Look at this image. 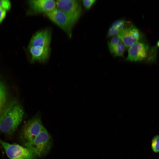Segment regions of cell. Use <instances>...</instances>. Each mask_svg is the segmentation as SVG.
Here are the masks:
<instances>
[{
	"mask_svg": "<svg viewBox=\"0 0 159 159\" xmlns=\"http://www.w3.org/2000/svg\"><path fill=\"white\" fill-rule=\"evenodd\" d=\"M24 115L23 108L18 102H11L0 116V131L8 135L12 134L21 122Z\"/></svg>",
	"mask_w": 159,
	"mask_h": 159,
	"instance_id": "6da1fadb",
	"label": "cell"
},
{
	"mask_svg": "<svg viewBox=\"0 0 159 159\" xmlns=\"http://www.w3.org/2000/svg\"><path fill=\"white\" fill-rule=\"evenodd\" d=\"M25 147L31 150L37 157L46 155L52 146V141L49 132L44 127L32 140L24 144Z\"/></svg>",
	"mask_w": 159,
	"mask_h": 159,
	"instance_id": "7a4b0ae2",
	"label": "cell"
},
{
	"mask_svg": "<svg viewBox=\"0 0 159 159\" xmlns=\"http://www.w3.org/2000/svg\"><path fill=\"white\" fill-rule=\"evenodd\" d=\"M56 2V8L65 14L73 27L79 19L82 12V6L80 1L58 0Z\"/></svg>",
	"mask_w": 159,
	"mask_h": 159,
	"instance_id": "3957f363",
	"label": "cell"
},
{
	"mask_svg": "<svg viewBox=\"0 0 159 159\" xmlns=\"http://www.w3.org/2000/svg\"><path fill=\"white\" fill-rule=\"evenodd\" d=\"M0 143L9 159H35L37 157L31 150L25 146L10 144L0 139Z\"/></svg>",
	"mask_w": 159,
	"mask_h": 159,
	"instance_id": "277c9868",
	"label": "cell"
},
{
	"mask_svg": "<svg viewBox=\"0 0 159 159\" xmlns=\"http://www.w3.org/2000/svg\"><path fill=\"white\" fill-rule=\"evenodd\" d=\"M44 127L39 115H36L29 120L24 125L22 131L24 144L34 139Z\"/></svg>",
	"mask_w": 159,
	"mask_h": 159,
	"instance_id": "5b68a950",
	"label": "cell"
},
{
	"mask_svg": "<svg viewBox=\"0 0 159 159\" xmlns=\"http://www.w3.org/2000/svg\"><path fill=\"white\" fill-rule=\"evenodd\" d=\"M45 14L50 20L64 31L69 37H71L73 27L64 12L56 8Z\"/></svg>",
	"mask_w": 159,
	"mask_h": 159,
	"instance_id": "8992f818",
	"label": "cell"
},
{
	"mask_svg": "<svg viewBox=\"0 0 159 159\" xmlns=\"http://www.w3.org/2000/svg\"><path fill=\"white\" fill-rule=\"evenodd\" d=\"M117 36L123 42L126 49L138 42L141 38L139 30L133 24L127 22L123 30Z\"/></svg>",
	"mask_w": 159,
	"mask_h": 159,
	"instance_id": "52a82bcc",
	"label": "cell"
},
{
	"mask_svg": "<svg viewBox=\"0 0 159 159\" xmlns=\"http://www.w3.org/2000/svg\"><path fill=\"white\" fill-rule=\"evenodd\" d=\"M149 48L146 44L138 42L132 44L129 48L126 60L131 62L143 61L148 58Z\"/></svg>",
	"mask_w": 159,
	"mask_h": 159,
	"instance_id": "ba28073f",
	"label": "cell"
},
{
	"mask_svg": "<svg viewBox=\"0 0 159 159\" xmlns=\"http://www.w3.org/2000/svg\"><path fill=\"white\" fill-rule=\"evenodd\" d=\"M27 3L29 7L28 14H46L56 8V1L53 0H30Z\"/></svg>",
	"mask_w": 159,
	"mask_h": 159,
	"instance_id": "9c48e42d",
	"label": "cell"
},
{
	"mask_svg": "<svg viewBox=\"0 0 159 159\" xmlns=\"http://www.w3.org/2000/svg\"><path fill=\"white\" fill-rule=\"evenodd\" d=\"M27 50L32 62H45L49 59L51 52L50 47L28 46Z\"/></svg>",
	"mask_w": 159,
	"mask_h": 159,
	"instance_id": "30bf717a",
	"label": "cell"
},
{
	"mask_svg": "<svg viewBox=\"0 0 159 159\" xmlns=\"http://www.w3.org/2000/svg\"><path fill=\"white\" fill-rule=\"evenodd\" d=\"M51 39V30L49 29H43L33 34L28 46L50 47Z\"/></svg>",
	"mask_w": 159,
	"mask_h": 159,
	"instance_id": "8fae6325",
	"label": "cell"
},
{
	"mask_svg": "<svg viewBox=\"0 0 159 159\" xmlns=\"http://www.w3.org/2000/svg\"><path fill=\"white\" fill-rule=\"evenodd\" d=\"M108 46L110 52L114 56H123L125 47L117 36L113 37L108 41Z\"/></svg>",
	"mask_w": 159,
	"mask_h": 159,
	"instance_id": "7c38bea8",
	"label": "cell"
},
{
	"mask_svg": "<svg viewBox=\"0 0 159 159\" xmlns=\"http://www.w3.org/2000/svg\"><path fill=\"white\" fill-rule=\"evenodd\" d=\"M127 22L123 19H118L114 21L109 27L107 33L109 37L117 36L123 29Z\"/></svg>",
	"mask_w": 159,
	"mask_h": 159,
	"instance_id": "4fadbf2b",
	"label": "cell"
},
{
	"mask_svg": "<svg viewBox=\"0 0 159 159\" xmlns=\"http://www.w3.org/2000/svg\"><path fill=\"white\" fill-rule=\"evenodd\" d=\"M7 94L5 86L0 80V116L7 106Z\"/></svg>",
	"mask_w": 159,
	"mask_h": 159,
	"instance_id": "5bb4252c",
	"label": "cell"
},
{
	"mask_svg": "<svg viewBox=\"0 0 159 159\" xmlns=\"http://www.w3.org/2000/svg\"><path fill=\"white\" fill-rule=\"evenodd\" d=\"M151 147L154 152H159V135H156L153 138L151 142Z\"/></svg>",
	"mask_w": 159,
	"mask_h": 159,
	"instance_id": "9a60e30c",
	"label": "cell"
},
{
	"mask_svg": "<svg viewBox=\"0 0 159 159\" xmlns=\"http://www.w3.org/2000/svg\"><path fill=\"white\" fill-rule=\"evenodd\" d=\"M1 7L7 11H9L11 8V4L9 0H1Z\"/></svg>",
	"mask_w": 159,
	"mask_h": 159,
	"instance_id": "2e32d148",
	"label": "cell"
},
{
	"mask_svg": "<svg viewBox=\"0 0 159 159\" xmlns=\"http://www.w3.org/2000/svg\"><path fill=\"white\" fill-rule=\"evenodd\" d=\"M96 1V0H84L82 1L83 6L87 9H89Z\"/></svg>",
	"mask_w": 159,
	"mask_h": 159,
	"instance_id": "e0dca14e",
	"label": "cell"
},
{
	"mask_svg": "<svg viewBox=\"0 0 159 159\" xmlns=\"http://www.w3.org/2000/svg\"><path fill=\"white\" fill-rule=\"evenodd\" d=\"M7 14V11L1 7H0V25L5 19Z\"/></svg>",
	"mask_w": 159,
	"mask_h": 159,
	"instance_id": "ac0fdd59",
	"label": "cell"
},
{
	"mask_svg": "<svg viewBox=\"0 0 159 159\" xmlns=\"http://www.w3.org/2000/svg\"><path fill=\"white\" fill-rule=\"evenodd\" d=\"M157 46L159 47V39L157 42Z\"/></svg>",
	"mask_w": 159,
	"mask_h": 159,
	"instance_id": "d6986e66",
	"label": "cell"
},
{
	"mask_svg": "<svg viewBox=\"0 0 159 159\" xmlns=\"http://www.w3.org/2000/svg\"><path fill=\"white\" fill-rule=\"evenodd\" d=\"M1 0H0V7H1Z\"/></svg>",
	"mask_w": 159,
	"mask_h": 159,
	"instance_id": "ffe728a7",
	"label": "cell"
}]
</instances>
